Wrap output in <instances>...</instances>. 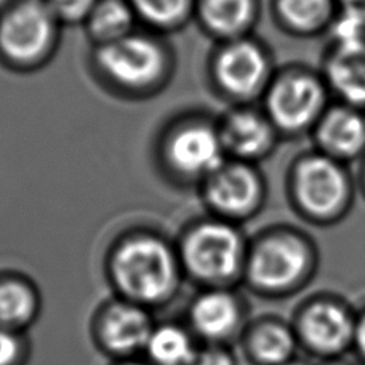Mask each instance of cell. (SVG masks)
Wrapping results in <instances>:
<instances>
[{
    "instance_id": "1",
    "label": "cell",
    "mask_w": 365,
    "mask_h": 365,
    "mask_svg": "<svg viewBox=\"0 0 365 365\" xmlns=\"http://www.w3.org/2000/svg\"><path fill=\"white\" fill-rule=\"evenodd\" d=\"M321 252L314 237L298 227L282 226L266 232L249 249L244 282L264 299H287L316 279Z\"/></svg>"
},
{
    "instance_id": "2",
    "label": "cell",
    "mask_w": 365,
    "mask_h": 365,
    "mask_svg": "<svg viewBox=\"0 0 365 365\" xmlns=\"http://www.w3.org/2000/svg\"><path fill=\"white\" fill-rule=\"evenodd\" d=\"M287 189L293 210L316 227L340 225L353 210L359 192L351 165L312 148L292 162Z\"/></svg>"
},
{
    "instance_id": "3",
    "label": "cell",
    "mask_w": 365,
    "mask_h": 365,
    "mask_svg": "<svg viewBox=\"0 0 365 365\" xmlns=\"http://www.w3.org/2000/svg\"><path fill=\"white\" fill-rule=\"evenodd\" d=\"M108 274L114 297L155 312L177 298L182 268L164 242L136 237L114 252Z\"/></svg>"
},
{
    "instance_id": "4",
    "label": "cell",
    "mask_w": 365,
    "mask_h": 365,
    "mask_svg": "<svg viewBox=\"0 0 365 365\" xmlns=\"http://www.w3.org/2000/svg\"><path fill=\"white\" fill-rule=\"evenodd\" d=\"M357 314L359 309L335 292L306 297L290 317L299 351L317 362L353 354Z\"/></svg>"
},
{
    "instance_id": "5",
    "label": "cell",
    "mask_w": 365,
    "mask_h": 365,
    "mask_svg": "<svg viewBox=\"0 0 365 365\" xmlns=\"http://www.w3.org/2000/svg\"><path fill=\"white\" fill-rule=\"evenodd\" d=\"M334 98L319 68L290 66L272 77L266 88V115L289 138L311 135Z\"/></svg>"
},
{
    "instance_id": "6",
    "label": "cell",
    "mask_w": 365,
    "mask_h": 365,
    "mask_svg": "<svg viewBox=\"0 0 365 365\" xmlns=\"http://www.w3.org/2000/svg\"><path fill=\"white\" fill-rule=\"evenodd\" d=\"M249 249L231 226L202 225L186 237L181 250V268L202 289H234L244 280Z\"/></svg>"
},
{
    "instance_id": "7",
    "label": "cell",
    "mask_w": 365,
    "mask_h": 365,
    "mask_svg": "<svg viewBox=\"0 0 365 365\" xmlns=\"http://www.w3.org/2000/svg\"><path fill=\"white\" fill-rule=\"evenodd\" d=\"M155 312L113 297L91 312L88 331L98 353L110 361L143 357L154 329Z\"/></svg>"
},
{
    "instance_id": "8",
    "label": "cell",
    "mask_w": 365,
    "mask_h": 365,
    "mask_svg": "<svg viewBox=\"0 0 365 365\" xmlns=\"http://www.w3.org/2000/svg\"><path fill=\"white\" fill-rule=\"evenodd\" d=\"M250 319L249 303L239 292L217 287L194 295L182 321L200 343L237 346Z\"/></svg>"
},
{
    "instance_id": "9",
    "label": "cell",
    "mask_w": 365,
    "mask_h": 365,
    "mask_svg": "<svg viewBox=\"0 0 365 365\" xmlns=\"http://www.w3.org/2000/svg\"><path fill=\"white\" fill-rule=\"evenodd\" d=\"M319 71L334 101L365 110V34L329 36Z\"/></svg>"
},
{
    "instance_id": "10",
    "label": "cell",
    "mask_w": 365,
    "mask_h": 365,
    "mask_svg": "<svg viewBox=\"0 0 365 365\" xmlns=\"http://www.w3.org/2000/svg\"><path fill=\"white\" fill-rule=\"evenodd\" d=\"M309 136L316 151L341 164H359L365 158V110L331 101Z\"/></svg>"
},
{
    "instance_id": "11",
    "label": "cell",
    "mask_w": 365,
    "mask_h": 365,
    "mask_svg": "<svg viewBox=\"0 0 365 365\" xmlns=\"http://www.w3.org/2000/svg\"><path fill=\"white\" fill-rule=\"evenodd\" d=\"M237 346L249 365H285L299 351L290 319L276 314L252 317Z\"/></svg>"
},
{
    "instance_id": "12",
    "label": "cell",
    "mask_w": 365,
    "mask_h": 365,
    "mask_svg": "<svg viewBox=\"0 0 365 365\" xmlns=\"http://www.w3.org/2000/svg\"><path fill=\"white\" fill-rule=\"evenodd\" d=\"M53 37V11L38 2H26L13 10L0 26V47L16 60H32Z\"/></svg>"
},
{
    "instance_id": "13",
    "label": "cell",
    "mask_w": 365,
    "mask_h": 365,
    "mask_svg": "<svg viewBox=\"0 0 365 365\" xmlns=\"http://www.w3.org/2000/svg\"><path fill=\"white\" fill-rule=\"evenodd\" d=\"M100 63L115 81L127 86H143L154 81L162 68L158 45L143 37H122L100 51Z\"/></svg>"
},
{
    "instance_id": "14",
    "label": "cell",
    "mask_w": 365,
    "mask_h": 365,
    "mask_svg": "<svg viewBox=\"0 0 365 365\" xmlns=\"http://www.w3.org/2000/svg\"><path fill=\"white\" fill-rule=\"evenodd\" d=\"M221 86L231 95L249 98L268 88L271 79L269 58L258 43L240 41L227 47L218 61Z\"/></svg>"
},
{
    "instance_id": "15",
    "label": "cell",
    "mask_w": 365,
    "mask_h": 365,
    "mask_svg": "<svg viewBox=\"0 0 365 365\" xmlns=\"http://www.w3.org/2000/svg\"><path fill=\"white\" fill-rule=\"evenodd\" d=\"M208 200L225 213L252 212L263 199V182L247 165L221 167L208 182Z\"/></svg>"
},
{
    "instance_id": "16",
    "label": "cell",
    "mask_w": 365,
    "mask_h": 365,
    "mask_svg": "<svg viewBox=\"0 0 365 365\" xmlns=\"http://www.w3.org/2000/svg\"><path fill=\"white\" fill-rule=\"evenodd\" d=\"M279 138V132L266 114L239 110L226 120L223 146L237 158L259 159L268 155Z\"/></svg>"
},
{
    "instance_id": "17",
    "label": "cell",
    "mask_w": 365,
    "mask_h": 365,
    "mask_svg": "<svg viewBox=\"0 0 365 365\" xmlns=\"http://www.w3.org/2000/svg\"><path fill=\"white\" fill-rule=\"evenodd\" d=\"M274 15L287 34L325 37L338 16L336 0H274Z\"/></svg>"
},
{
    "instance_id": "18",
    "label": "cell",
    "mask_w": 365,
    "mask_h": 365,
    "mask_svg": "<svg viewBox=\"0 0 365 365\" xmlns=\"http://www.w3.org/2000/svg\"><path fill=\"white\" fill-rule=\"evenodd\" d=\"M43 302L37 285L21 276L0 277V327L29 331L42 316Z\"/></svg>"
},
{
    "instance_id": "19",
    "label": "cell",
    "mask_w": 365,
    "mask_h": 365,
    "mask_svg": "<svg viewBox=\"0 0 365 365\" xmlns=\"http://www.w3.org/2000/svg\"><path fill=\"white\" fill-rule=\"evenodd\" d=\"M170 158L185 173H215L221 168L223 141L208 128H187L173 138Z\"/></svg>"
},
{
    "instance_id": "20",
    "label": "cell",
    "mask_w": 365,
    "mask_h": 365,
    "mask_svg": "<svg viewBox=\"0 0 365 365\" xmlns=\"http://www.w3.org/2000/svg\"><path fill=\"white\" fill-rule=\"evenodd\" d=\"M199 346L185 321H158L143 357L151 365H191Z\"/></svg>"
},
{
    "instance_id": "21",
    "label": "cell",
    "mask_w": 365,
    "mask_h": 365,
    "mask_svg": "<svg viewBox=\"0 0 365 365\" xmlns=\"http://www.w3.org/2000/svg\"><path fill=\"white\" fill-rule=\"evenodd\" d=\"M255 0H204L202 13L207 24L221 34L232 36L244 31L255 18Z\"/></svg>"
},
{
    "instance_id": "22",
    "label": "cell",
    "mask_w": 365,
    "mask_h": 365,
    "mask_svg": "<svg viewBox=\"0 0 365 365\" xmlns=\"http://www.w3.org/2000/svg\"><path fill=\"white\" fill-rule=\"evenodd\" d=\"M132 11L119 0H106L98 4L90 15L91 29L96 36L108 38L109 42L125 37L128 28L132 26Z\"/></svg>"
},
{
    "instance_id": "23",
    "label": "cell",
    "mask_w": 365,
    "mask_h": 365,
    "mask_svg": "<svg viewBox=\"0 0 365 365\" xmlns=\"http://www.w3.org/2000/svg\"><path fill=\"white\" fill-rule=\"evenodd\" d=\"M32 341L28 331L0 327V365H29Z\"/></svg>"
},
{
    "instance_id": "24",
    "label": "cell",
    "mask_w": 365,
    "mask_h": 365,
    "mask_svg": "<svg viewBox=\"0 0 365 365\" xmlns=\"http://www.w3.org/2000/svg\"><path fill=\"white\" fill-rule=\"evenodd\" d=\"M135 9L155 24H170L185 15L189 0H133Z\"/></svg>"
},
{
    "instance_id": "25",
    "label": "cell",
    "mask_w": 365,
    "mask_h": 365,
    "mask_svg": "<svg viewBox=\"0 0 365 365\" xmlns=\"http://www.w3.org/2000/svg\"><path fill=\"white\" fill-rule=\"evenodd\" d=\"M191 365H239V361L232 346L200 343Z\"/></svg>"
},
{
    "instance_id": "26",
    "label": "cell",
    "mask_w": 365,
    "mask_h": 365,
    "mask_svg": "<svg viewBox=\"0 0 365 365\" xmlns=\"http://www.w3.org/2000/svg\"><path fill=\"white\" fill-rule=\"evenodd\" d=\"M95 6L96 0H51V11L71 21L91 15Z\"/></svg>"
},
{
    "instance_id": "27",
    "label": "cell",
    "mask_w": 365,
    "mask_h": 365,
    "mask_svg": "<svg viewBox=\"0 0 365 365\" xmlns=\"http://www.w3.org/2000/svg\"><path fill=\"white\" fill-rule=\"evenodd\" d=\"M338 15L365 31V0H336Z\"/></svg>"
},
{
    "instance_id": "28",
    "label": "cell",
    "mask_w": 365,
    "mask_h": 365,
    "mask_svg": "<svg viewBox=\"0 0 365 365\" xmlns=\"http://www.w3.org/2000/svg\"><path fill=\"white\" fill-rule=\"evenodd\" d=\"M353 354L359 365H365V306L359 309L357 314V327H356V338Z\"/></svg>"
},
{
    "instance_id": "29",
    "label": "cell",
    "mask_w": 365,
    "mask_h": 365,
    "mask_svg": "<svg viewBox=\"0 0 365 365\" xmlns=\"http://www.w3.org/2000/svg\"><path fill=\"white\" fill-rule=\"evenodd\" d=\"M356 181H357V189H359V192L365 199V158L359 162V170L356 172Z\"/></svg>"
},
{
    "instance_id": "30",
    "label": "cell",
    "mask_w": 365,
    "mask_h": 365,
    "mask_svg": "<svg viewBox=\"0 0 365 365\" xmlns=\"http://www.w3.org/2000/svg\"><path fill=\"white\" fill-rule=\"evenodd\" d=\"M108 365H151L145 357H135V359H123V361H110Z\"/></svg>"
},
{
    "instance_id": "31",
    "label": "cell",
    "mask_w": 365,
    "mask_h": 365,
    "mask_svg": "<svg viewBox=\"0 0 365 365\" xmlns=\"http://www.w3.org/2000/svg\"><path fill=\"white\" fill-rule=\"evenodd\" d=\"M317 365H359L348 361L346 357H341V359H331V361H325V362H319Z\"/></svg>"
},
{
    "instance_id": "32",
    "label": "cell",
    "mask_w": 365,
    "mask_h": 365,
    "mask_svg": "<svg viewBox=\"0 0 365 365\" xmlns=\"http://www.w3.org/2000/svg\"><path fill=\"white\" fill-rule=\"evenodd\" d=\"M285 365H314V364L309 362V361H306V359H302V357H297L295 361H292V362L285 364Z\"/></svg>"
}]
</instances>
